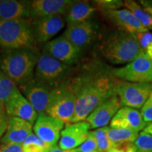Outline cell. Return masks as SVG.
Returning <instances> with one entry per match:
<instances>
[{
  "instance_id": "cell-19",
  "label": "cell",
  "mask_w": 152,
  "mask_h": 152,
  "mask_svg": "<svg viewBox=\"0 0 152 152\" xmlns=\"http://www.w3.org/2000/svg\"><path fill=\"white\" fill-rule=\"evenodd\" d=\"M147 126L142 113L137 109L127 106L121 107L110 123L111 128L128 129L138 132Z\"/></svg>"
},
{
  "instance_id": "cell-7",
  "label": "cell",
  "mask_w": 152,
  "mask_h": 152,
  "mask_svg": "<svg viewBox=\"0 0 152 152\" xmlns=\"http://www.w3.org/2000/svg\"><path fill=\"white\" fill-rule=\"evenodd\" d=\"M113 75L121 80L130 83H152L151 59L146 52L126 66L111 68Z\"/></svg>"
},
{
  "instance_id": "cell-26",
  "label": "cell",
  "mask_w": 152,
  "mask_h": 152,
  "mask_svg": "<svg viewBox=\"0 0 152 152\" xmlns=\"http://www.w3.org/2000/svg\"><path fill=\"white\" fill-rule=\"evenodd\" d=\"M18 88L0 69V102L4 104Z\"/></svg>"
},
{
  "instance_id": "cell-11",
  "label": "cell",
  "mask_w": 152,
  "mask_h": 152,
  "mask_svg": "<svg viewBox=\"0 0 152 152\" xmlns=\"http://www.w3.org/2000/svg\"><path fill=\"white\" fill-rule=\"evenodd\" d=\"M64 15H54L33 21V35L36 44H44L52 40L53 37L65 27Z\"/></svg>"
},
{
  "instance_id": "cell-14",
  "label": "cell",
  "mask_w": 152,
  "mask_h": 152,
  "mask_svg": "<svg viewBox=\"0 0 152 152\" xmlns=\"http://www.w3.org/2000/svg\"><path fill=\"white\" fill-rule=\"evenodd\" d=\"M71 0L30 1V19L32 21L54 15H64L73 3Z\"/></svg>"
},
{
  "instance_id": "cell-12",
  "label": "cell",
  "mask_w": 152,
  "mask_h": 152,
  "mask_svg": "<svg viewBox=\"0 0 152 152\" xmlns=\"http://www.w3.org/2000/svg\"><path fill=\"white\" fill-rule=\"evenodd\" d=\"M64 125L65 124L56 118L46 113L40 114L33 125V131L38 137L52 147L56 145L60 139Z\"/></svg>"
},
{
  "instance_id": "cell-36",
  "label": "cell",
  "mask_w": 152,
  "mask_h": 152,
  "mask_svg": "<svg viewBox=\"0 0 152 152\" xmlns=\"http://www.w3.org/2000/svg\"><path fill=\"white\" fill-rule=\"evenodd\" d=\"M48 152H78L77 149H71V150H64L58 147V146L55 145L54 147H52L49 149Z\"/></svg>"
},
{
  "instance_id": "cell-22",
  "label": "cell",
  "mask_w": 152,
  "mask_h": 152,
  "mask_svg": "<svg viewBox=\"0 0 152 152\" xmlns=\"http://www.w3.org/2000/svg\"><path fill=\"white\" fill-rule=\"evenodd\" d=\"M95 11L96 8L90 3L75 1L65 15L66 21L68 24L86 21L90 20Z\"/></svg>"
},
{
  "instance_id": "cell-28",
  "label": "cell",
  "mask_w": 152,
  "mask_h": 152,
  "mask_svg": "<svg viewBox=\"0 0 152 152\" xmlns=\"http://www.w3.org/2000/svg\"><path fill=\"white\" fill-rule=\"evenodd\" d=\"M137 152H152V135L142 132L134 142Z\"/></svg>"
},
{
  "instance_id": "cell-15",
  "label": "cell",
  "mask_w": 152,
  "mask_h": 152,
  "mask_svg": "<svg viewBox=\"0 0 152 152\" xmlns=\"http://www.w3.org/2000/svg\"><path fill=\"white\" fill-rule=\"evenodd\" d=\"M121 107L119 97L118 95H114L98 106L89 115L85 121L90 124L92 129L104 128L111 123V120Z\"/></svg>"
},
{
  "instance_id": "cell-31",
  "label": "cell",
  "mask_w": 152,
  "mask_h": 152,
  "mask_svg": "<svg viewBox=\"0 0 152 152\" xmlns=\"http://www.w3.org/2000/svg\"><path fill=\"white\" fill-rule=\"evenodd\" d=\"M141 113L144 121L147 125L152 123V90L147 102L142 106Z\"/></svg>"
},
{
  "instance_id": "cell-4",
  "label": "cell",
  "mask_w": 152,
  "mask_h": 152,
  "mask_svg": "<svg viewBox=\"0 0 152 152\" xmlns=\"http://www.w3.org/2000/svg\"><path fill=\"white\" fill-rule=\"evenodd\" d=\"M30 19L0 20V47L4 50L35 49Z\"/></svg>"
},
{
  "instance_id": "cell-30",
  "label": "cell",
  "mask_w": 152,
  "mask_h": 152,
  "mask_svg": "<svg viewBox=\"0 0 152 152\" xmlns=\"http://www.w3.org/2000/svg\"><path fill=\"white\" fill-rule=\"evenodd\" d=\"M77 149L78 152H94L97 151V143L93 131L90 132L87 140L77 147Z\"/></svg>"
},
{
  "instance_id": "cell-20",
  "label": "cell",
  "mask_w": 152,
  "mask_h": 152,
  "mask_svg": "<svg viewBox=\"0 0 152 152\" xmlns=\"http://www.w3.org/2000/svg\"><path fill=\"white\" fill-rule=\"evenodd\" d=\"M33 125L28 121L18 118L9 117L8 128L0 143L23 144L33 133Z\"/></svg>"
},
{
  "instance_id": "cell-39",
  "label": "cell",
  "mask_w": 152,
  "mask_h": 152,
  "mask_svg": "<svg viewBox=\"0 0 152 152\" xmlns=\"http://www.w3.org/2000/svg\"><path fill=\"white\" fill-rule=\"evenodd\" d=\"M6 113V111L4 104L1 102H0V113Z\"/></svg>"
},
{
  "instance_id": "cell-37",
  "label": "cell",
  "mask_w": 152,
  "mask_h": 152,
  "mask_svg": "<svg viewBox=\"0 0 152 152\" xmlns=\"http://www.w3.org/2000/svg\"><path fill=\"white\" fill-rule=\"evenodd\" d=\"M143 132L148 133V134H150L152 135V123H150L149 125H148L144 129Z\"/></svg>"
},
{
  "instance_id": "cell-2",
  "label": "cell",
  "mask_w": 152,
  "mask_h": 152,
  "mask_svg": "<svg viewBox=\"0 0 152 152\" xmlns=\"http://www.w3.org/2000/svg\"><path fill=\"white\" fill-rule=\"evenodd\" d=\"M39 56L35 49L4 50L0 55V69L18 87L34 78Z\"/></svg>"
},
{
  "instance_id": "cell-38",
  "label": "cell",
  "mask_w": 152,
  "mask_h": 152,
  "mask_svg": "<svg viewBox=\"0 0 152 152\" xmlns=\"http://www.w3.org/2000/svg\"><path fill=\"white\" fill-rule=\"evenodd\" d=\"M146 52L148 54V56H149V58L152 60V42L149 45V47H147Z\"/></svg>"
},
{
  "instance_id": "cell-24",
  "label": "cell",
  "mask_w": 152,
  "mask_h": 152,
  "mask_svg": "<svg viewBox=\"0 0 152 152\" xmlns=\"http://www.w3.org/2000/svg\"><path fill=\"white\" fill-rule=\"evenodd\" d=\"M123 7L130 11L146 28L152 29V15L147 13L138 3L132 0H125L123 1Z\"/></svg>"
},
{
  "instance_id": "cell-6",
  "label": "cell",
  "mask_w": 152,
  "mask_h": 152,
  "mask_svg": "<svg viewBox=\"0 0 152 152\" xmlns=\"http://www.w3.org/2000/svg\"><path fill=\"white\" fill-rule=\"evenodd\" d=\"M71 71V66L66 65L52 56L42 52L36 65L34 77L51 88H54L71 78L69 76Z\"/></svg>"
},
{
  "instance_id": "cell-25",
  "label": "cell",
  "mask_w": 152,
  "mask_h": 152,
  "mask_svg": "<svg viewBox=\"0 0 152 152\" xmlns=\"http://www.w3.org/2000/svg\"><path fill=\"white\" fill-rule=\"evenodd\" d=\"M22 147L23 152H48L52 148L33 132L25 140Z\"/></svg>"
},
{
  "instance_id": "cell-16",
  "label": "cell",
  "mask_w": 152,
  "mask_h": 152,
  "mask_svg": "<svg viewBox=\"0 0 152 152\" xmlns=\"http://www.w3.org/2000/svg\"><path fill=\"white\" fill-rule=\"evenodd\" d=\"M96 24L91 20L68 24L63 34L70 42L81 51L88 46L96 35Z\"/></svg>"
},
{
  "instance_id": "cell-9",
  "label": "cell",
  "mask_w": 152,
  "mask_h": 152,
  "mask_svg": "<svg viewBox=\"0 0 152 152\" xmlns=\"http://www.w3.org/2000/svg\"><path fill=\"white\" fill-rule=\"evenodd\" d=\"M42 52L69 66L78 62L82 54L80 49L64 35L45 43Z\"/></svg>"
},
{
  "instance_id": "cell-34",
  "label": "cell",
  "mask_w": 152,
  "mask_h": 152,
  "mask_svg": "<svg viewBox=\"0 0 152 152\" xmlns=\"http://www.w3.org/2000/svg\"><path fill=\"white\" fill-rule=\"evenodd\" d=\"M0 152H23L22 144L0 143Z\"/></svg>"
},
{
  "instance_id": "cell-21",
  "label": "cell",
  "mask_w": 152,
  "mask_h": 152,
  "mask_svg": "<svg viewBox=\"0 0 152 152\" xmlns=\"http://www.w3.org/2000/svg\"><path fill=\"white\" fill-rule=\"evenodd\" d=\"M30 19V1L3 0L0 4V20Z\"/></svg>"
},
{
  "instance_id": "cell-3",
  "label": "cell",
  "mask_w": 152,
  "mask_h": 152,
  "mask_svg": "<svg viewBox=\"0 0 152 152\" xmlns=\"http://www.w3.org/2000/svg\"><path fill=\"white\" fill-rule=\"evenodd\" d=\"M99 49L104 58L113 64L130 63L143 52L136 35L120 30L106 36Z\"/></svg>"
},
{
  "instance_id": "cell-40",
  "label": "cell",
  "mask_w": 152,
  "mask_h": 152,
  "mask_svg": "<svg viewBox=\"0 0 152 152\" xmlns=\"http://www.w3.org/2000/svg\"><path fill=\"white\" fill-rule=\"evenodd\" d=\"M151 74H152V60H151Z\"/></svg>"
},
{
  "instance_id": "cell-41",
  "label": "cell",
  "mask_w": 152,
  "mask_h": 152,
  "mask_svg": "<svg viewBox=\"0 0 152 152\" xmlns=\"http://www.w3.org/2000/svg\"><path fill=\"white\" fill-rule=\"evenodd\" d=\"M2 1H3V0H0V4L2 2Z\"/></svg>"
},
{
  "instance_id": "cell-35",
  "label": "cell",
  "mask_w": 152,
  "mask_h": 152,
  "mask_svg": "<svg viewBox=\"0 0 152 152\" xmlns=\"http://www.w3.org/2000/svg\"><path fill=\"white\" fill-rule=\"evenodd\" d=\"M9 121V117L6 113H0V140L2 138L7 130Z\"/></svg>"
},
{
  "instance_id": "cell-33",
  "label": "cell",
  "mask_w": 152,
  "mask_h": 152,
  "mask_svg": "<svg viewBox=\"0 0 152 152\" xmlns=\"http://www.w3.org/2000/svg\"><path fill=\"white\" fill-rule=\"evenodd\" d=\"M109 152H137L134 143H125L114 146Z\"/></svg>"
},
{
  "instance_id": "cell-23",
  "label": "cell",
  "mask_w": 152,
  "mask_h": 152,
  "mask_svg": "<svg viewBox=\"0 0 152 152\" xmlns=\"http://www.w3.org/2000/svg\"><path fill=\"white\" fill-rule=\"evenodd\" d=\"M108 135L113 146H116L125 143H134L139 133L128 129L109 128Z\"/></svg>"
},
{
  "instance_id": "cell-10",
  "label": "cell",
  "mask_w": 152,
  "mask_h": 152,
  "mask_svg": "<svg viewBox=\"0 0 152 152\" xmlns=\"http://www.w3.org/2000/svg\"><path fill=\"white\" fill-rule=\"evenodd\" d=\"M18 89L33 106L38 115L46 113L52 88L34 77L26 85L18 87Z\"/></svg>"
},
{
  "instance_id": "cell-5",
  "label": "cell",
  "mask_w": 152,
  "mask_h": 152,
  "mask_svg": "<svg viewBox=\"0 0 152 152\" xmlns=\"http://www.w3.org/2000/svg\"><path fill=\"white\" fill-rule=\"evenodd\" d=\"M76 109V96L71 78L52 88L46 114L61 120L66 125L71 124Z\"/></svg>"
},
{
  "instance_id": "cell-32",
  "label": "cell",
  "mask_w": 152,
  "mask_h": 152,
  "mask_svg": "<svg viewBox=\"0 0 152 152\" xmlns=\"http://www.w3.org/2000/svg\"><path fill=\"white\" fill-rule=\"evenodd\" d=\"M136 36L137 37L139 43H140L142 49L144 52H146L147 47L152 42V33L147 31L137 34Z\"/></svg>"
},
{
  "instance_id": "cell-42",
  "label": "cell",
  "mask_w": 152,
  "mask_h": 152,
  "mask_svg": "<svg viewBox=\"0 0 152 152\" xmlns=\"http://www.w3.org/2000/svg\"><path fill=\"white\" fill-rule=\"evenodd\" d=\"M94 152H98V151H94Z\"/></svg>"
},
{
  "instance_id": "cell-18",
  "label": "cell",
  "mask_w": 152,
  "mask_h": 152,
  "mask_svg": "<svg viewBox=\"0 0 152 152\" xmlns=\"http://www.w3.org/2000/svg\"><path fill=\"white\" fill-rule=\"evenodd\" d=\"M104 17L118 30L137 35L147 32L148 29L134 17L130 11L126 9L102 11Z\"/></svg>"
},
{
  "instance_id": "cell-17",
  "label": "cell",
  "mask_w": 152,
  "mask_h": 152,
  "mask_svg": "<svg viewBox=\"0 0 152 152\" xmlns=\"http://www.w3.org/2000/svg\"><path fill=\"white\" fill-rule=\"evenodd\" d=\"M90 129L87 121L66 125L61 132L58 147L64 150L77 149L87 140Z\"/></svg>"
},
{
  "instance_id": "cell-27",
  "label": "cell",
  "mask_w": 152,
  "mask_h": 152,
  "mask_svg": "<svg viewBox=\"0 0 152 152\" xmlns=\"http://www.w3.org/2000/svg\"><path fill=\"white\" fill-rule=\"evenodd\" d=\"M109 129V127H104L93 131L97 143L98 152H109L114 147L108 135Z\"/></svg>"
},
{
  "instance_id": "cell-1",
  "label": "cell",
  "mask_w": 152,
  "mask_h": 152,
  "mask_svg": "<svg viewBox=\"0 0 152 152\" xmlns=\"http://www.w3.org/2000/svg\"><path fill=\"white\" fill-rule=\"evenodd\" d=\"M71 85L76 96V109L71 123L85 121L94 110L114 95L121 80L116 78L111 68L96 60L80 66Z\"/></svg>"
},
{
  "instance_id": "cell-8",
  "label": "cell",
  "mask_w": 152,
  "mask_h": 152,
  "mask_svg": "<svg viewBox=\"0 0 152 152\" xmlns=\"http://www.w3.org/2000/svg\"><path fill=\"white\" fill-rule=\"evenodd\" d=\"M152 90V83H130L121 80L117 87V95L121 106L142 108Z\"/></svg>"
},
{
  "instance_id": "cell-29",
  "label": "cell",
  "mask_w": 152,
  "mask_h": 152,
  "mask_svg": "<svg viewBox=\"0 0 152 152\" xmlns=\"http://www.w3.org/2000/svg\"><path fill=\"white\" fill-rule=\"evenodd\" d=\"M93 3L101 11L118 10L123 7V1L121 0H98L94 1Z\"/></svg>"
},
{
  "instance_id": "cell-13",
  "label": "cell",
  "mask_w": 152,
  "mask_h": 152,
  "mask_svg": "<svg viewBox=\"0 0 152 152\" xmlns=\"http://www.w3.org/2000/svg\"><path fill=\"white\" fill-rule=\"evenodd\" d=\"M6 113L9 117L18 118L35 124L38 118V113L30 104L20 90L18 88L4 104Z\"/></svg>"
}]
</instances>
